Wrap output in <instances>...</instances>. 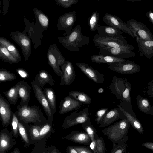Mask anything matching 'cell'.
Segmentation results:
<instances>
[{
    "label": "cell",
    "mask_w": 153,
    "mask_h": 153,
    "mask_svg": "<svg viewBox=\"0 0 153 153\" xmlns=\"http://www.w3.org/2000/svg\"><path fill=\"white\" fill-rule=\"evenodd\" d=\"M19 85V83L18 82L7 91L3 92L9 102L12 105L16 104L19 98L18 93Z\"/></svg>",
    "instance_id": "32"
},
{
    "label": "cell",
    "mask_w": 153,
    "mask_h": 153,
    "mask_svg": "<svg viewBox=\"0 0 153 153\" xmlns=\"http://www.w3.org/2000/svg\"><path fill=\"white\" fill-rule=\"evenodd\" d=\"M76 64L79 69L90 79L97 84H102L104 82V76L97 70L89 66L88 64L77 62Z\"/></svg>",
    "instance_id": "17"
},
{
    "label": "cell",
    "mask_w": 153,
    "mask_h": 153,
    "mask_svg": "<svg viewBox=\"0 0 153 153\" xmlns=\"http://www.w3.org/2000/svg\"><path fill=\"white\" fill-rule=\"evenodd\" d=\"M81 125L83 130L89 135L91 141L95 140L99 137L96 128L91 124L90 121L84 123Z\"/></svg>",
    "instance_id": "35"
},
{
    "label": "cell",
    "mask_w": 153,
    "mask_h": 153,
    "mask_svg": "<svg viewBox=\"0 0 153 153\" xmlns=\"http://www.w3.org/2000/svg\"><path fill=\"white\" fill-rule=\"evenodd\" d=\"M127 140L128 137L127 136L118 143H113V147L110 153H126Z\"/></svg>",
    "instance_id": "36"
},
{
    "label": "cell",
    "mask_w": 153,
    "mask_h": 153,
    "mask_svg": "<svg viewBox=\"0 0 153 153\" xmlns=\"http://www.w3.org/2000/svg\"><path fill=\"white\" fill-rule=\"evenodd\" d=\"M15 114H13V116L11 121L12 126L13 128V132L15 135L17 134L18 133V125L19 120Z\"/></svg>",
    "instance_id": "44"
},
{
    "label": "cell",
    "mask_w": 153,
    "mask_h": 153,
    "mask_svg": "<svg viewBox=\"0 0 153 153\" xmlns=\"http://www.w3.org/2000/svg\"><path fill=\"white\" fill-rule=\"evenodd\" d=\"M34 82L43 89L47 83L52 86L54 85V80L52 76L46 70L41 69L35 76Z\"/></svg>",
    "instance_id": "24"
},
{
    "label": "cell",
    "mask_w": 153,
    "mask_h": 153,
    "mask_svg": "<svg viewBox=\"0 0 153 153\" xmlns=\"http://www.w3.org/2000/svg\"><path fill=\"white\" fill-rule=\"evenodd\" d=\"M56 4L65 8H68L74 5L79 1L78 0H55Z\"/></svg>",
    "instance_id": "41"
},
{
    "label": "cell",
    "mask_w": 153,
    "mask_h": 153,
    "mask_svg": "<svg viewBox=\"0 0 153 153\" xmlns=\"http://www.w3.org/2000/svg\"><path fill=\"white\" fill-rule=\"evenodd\" d=\"M89 147L92 151L93 153H97L96 147L95 140L91 141Z\"/></svg>",
    "instance_id": "52"
},
{
    "label": "cell",
    "mask_w": 153,
    "mask_h": 153,
    "mask_svg": "<svg viewBox=\"0 0 153 153\" xmlns=\"http://www.w3.org/2000/svg\"><path fill=\"white\" fill-rule=\"evenodd\" d=\"M15 113L18 119L24 123L41 124L48 121L43 114L41 109L38 106L19 105Z\"/></svg>",
    "instance_id": "3"
},
{
    "label": "cell",
    "mask_w": 153,
    "mask_h": 153,
    "mask_svg": "<svg viewBox=\"0 0 153 153\" xmlns=\"http://www.w3.org/2000/svg\"><path fill=\"white\" fill-rule=\"evenodd\" d=\"M140 56L147 58L153 57V40L136 39Z\"/></svg>",
    "instance_id": "22"
},
{
    "label": "cell",
    "mask_w": 153,
    "mask_h": 153,
    "mask_svg": "<svg viewBox=\"0 0 153 153\" xmlns=\"http://www.w3.org/2000/svg\"><path fill=\"white\" fill-rule=\"evenodd\" d=\"M18 128L19 133L24 140L26 143H28V139L24 126L22 122L19 120Z\"/></svg>",
    "instance_id": "43"
},
{
    "label": "cell",
    "mask_w": 153,
    "mask_h": 153,
    "mask_svg": "<svg viewBox=\"0 0 153 153\" xmlns=\"http://www.w3.org/2000/svg\"><path fill=\"white\" fill-rule=\"evenodd\" d=\"M0 45L5 47L19 62L21 61L22 58L17 48L8 40L3 37H0Z\"/></svg>",
    "instance_id": "30"
},
{
    "label": "cell",
    "mask_w": 153,
    "mask_h": 153,
    "mask_svg": "<svg viewBox=\"0 0 153 153\" xmlns=\"http://www.w3.org/2000/svg\"><path fill=\"white\" fill-rule=\"evenodd\" d=\"M13 153H19L17 151H16L14 152Z\"/></svg>",
    "instance_id": "56"
},
{
    "label": "cell",
    "mask_w": 153,
    "mask_h": 153,
    "mask_svg": "<svg viewBox=\"0 0 153 153\" xmlns=\"http://www.w3.org/2000/svg\"><path fill=\"white\" fill-rule=\"evenodd\" d=\"M126 24L136 39L145 40H153V35L149 28L142 23L130 19Z\"/></svg>",
    "instance_id": "9"
},
{
    "label": "cell",
    "mask_w": 153,
    "mask_h": 153,
    "mask_svg": "<svg viewBox=\"0 0 153 153\" xmlns=\"http://www.w3.org/2000/svg\"><path fill=\"white\" fill-rule=\"evenodd\" d=\"M43 91L48 101L52 113L54 115L56 112L55 91L53 89L49 87L44 88Z\"/></svg>",
    "instance_id": "29"
},
{
    "label": "cell",
    "mask_w": 153,
    "mask_h": 153,
    "mask_svg": "<svg viewBox=\"0 0 153 153\" xmlns=\"http://www.w3.org/2000/svg\"><path fill=\"white\" fill-rule=\"evenodd\" d=\"M144 89V92L147 94L148 97L153 98V80L149 82Z\"/></svg>",
    "instance_id": "46"
},
{
    "label": "cell",
    "mask_w": 153,
    "mask_h": 153,
    "mask_svg": "<svg viewBox=\"0 0 153 153\" xmlns=\"http://www.w3.org/2000/svg\"><path fill=\"white\" fill-rule=\"evenodd\" d=\"M131 85L125 78L118 77L115 76L109 87V90L118 100L120 104L117 106L121 107L130 114H135L133 112L132 108V100L130 97Z\"/></svg>",
    "instance_id": "1"
},
{
    "label": "cell",
    "mask_w": 153,
    "mask_h": 153,
    "mask_svg": "<svg viewBox=\"0 0 153 153\" xmlns=\"http://www.w3.org/2000/svg\"><path fill=\"white\" fill-rule=\"evenodd\" d=\"M17 79L16 76L13 73L4 68L0 69V82L12 81Z\"/></svg>",
    "instance_id": "38"
},
{
    "label": "cell",
    "mask_w": 153,
    "mask_h": 153,
    "mask_svg": "<svg viewBox=\"0 0 153 153\" xmlns=\"http://www.w3.org/2000/svg\"><path fill=\"white\" fill-rule=\"evenodd\" d=\"M136 100L138 107L141 111L153 116V107L147 98L138 95L136 97Z\"/></svg>",
    "instance_id": "28"
},
{
    "label": "cell",
    "mask_w": 153,
    "mask_h": 153,
    "mask_svg": "<svg viewBox=\"0 0 153 153\" xmlns=\"http://www.w3.org/2000/svg\"><path fill=\"white\" fill-rule=\"evenodd\" d=\"M131 125L126 118L115 123L101 132L113 143H117L127 136Z\"/></svg>",
    "instance_id": "4"
},
{
    "label": "cell",
    "mask_w": 153,
    "mask_h": 153,
    "mask_svg": "<svg viewBox=\"0 0 153 153\" xmlns=\"http://www.w3.org/2000/svg\"><path fill=\"white\" fill-rule=\"evenodd\" d=\"M90 121L88 109L87 108L81 111H74L65 117L62 126L64 128H68L77 125Z\"/></svg>",
    "instance_id": "10"
},
{
    "label": "cell",
    "mask_w": 153,
    "mask_h": 153,
    "mask_svg": "<svg viewBox=\"0 0 153 153\" xmlns=\"http://www.w3.org/2000/svg\"><path fill=\"white\" fill-rule=\"evenodd\" d=\"M69 153H79L74 148L73 146H70L68 147Z\"/></svg>",
    "instance_id": "54"
},
{
    "label": "cell",
    "mask_w": 153,
    "mask_h": 153,
    "mask_svg": "<svg viewBox=\"0 0 153 153\" xmlns=\"http://www.w3.org/2000/svg\"><path fill=\"white\" fill-rule=\"evenodd\" d=\"M142 145L143 146L153 150V143L145 142L142 143Z\"/></svg>",
    "instance_id": "53"
},
{
    "label": "cell",
    "mask_w": 153,
    "mask_h": 153,
    "mask_svg": "<svg viewBox=\"0 0 153 153\" xmlns=\"http://www.w3.org/2000/svg\"><path fill=\"white\" fill-rule=\"evenodd\" d=\"M146 16L148 19L153 25V12L151 10L146 13Z\"/></svg>",
    "instance_id": "50"
},
{
    "label": "cell",
    "mask_w": 153,
    "mask_h": 153,
    "mask_svg": "<svg viewBox=\"0 0 153 153\" xmlns=\"http://www.w3.org/2000/svg\"><path fill=\"white\" fill-rule=\"evenodd\" d=\"M76 20V12L73 11L66 13L58 19L57 24L58 30H62L65 32L64 35L70 33L73 30V27Z\"/></svg>",
    "instance_id": "14"
},
{
    "label": "cell",
    "mask_w": 153,
    "mask_h": 153,
    "mask_svg": "<svg viewBox=\"0 0 153 153\" xmlns=\"http://www.w3.org/2000/svg\"><path fill=\"white\" fill-rule=\"evenodd\" d=\"M97 48L107 47L118 48L128 45L126 38H120L107 36L101 34H97L93 39Z\"/></svg>",
    "instance_id": "8"
},
{
    "label": "cell",
    "mask_w": 153,
    "mask_h": 153,
    "mask_svg": "<svg viewBox=\"0 0 153 153\" xmlns=\"http://www.w3.org/2000/svg\"><path fill=\"white\" fill-rule=\"evenodd\" d=\"M0 59L2 61L8 62L11 64L17 63L19 62L5 47L0 45Z\"/></svg>",
    "instance_id": "34"
},
{
    "label": "cell",
    "mask_w": 153,
    "mask_h": 153,
    "mask_svg": "<svg viewBox=\"0 0 153 153\" xmlns=\"http://www.w3.org/2000/svg\"><path fill=\"white\" fill-rule=\"evenodd\" d=\"M108 110V108H104L99 110L96 112L95 116L96 118L94 119V121L97 122V125L100 124Z\"/></svg>",
    "instance_id": "42"
},
{
    "label": "cell",
    "mask_w": 153,
    "mask_h": 153,
    "mask_svg": "<svg viewBox=\"0 0 153 153\" xmlns=\"http://www.w3.org/2000/svg\"><path fill=\"white\" fill-rule=\"evenodd\" d=\"M99 34L114 37L124 38L123 32L112 27L109 26H99L97 29Z\"/></svg>",
    "instance_id": "27"
},
{
    "label": "cell",
    "mask_w": 153,
    "mask_h": 153,
    "mask_svg": "<svg viewBox=\"0 0 153 153\" xmlns=\"http://www.w3.org/2000/svg\"><path fill=\"white\" fill-rule=\"evenodd\" d=\"M51 125L48 123L42 126L39 132V137H42L48 133L51 129Z\"/></svg>",
    "instance_id": "48"
},
{
    "label": "cell",
    "mask_w": 153,
    "mask_h": 153,
    "mask_svg": "<svg viewBox=\"0 0 153 153\" xmlns=\"http://www.w3.org/2000/svg\"><path fill=\"white\" fill-rule=\"evenodd\" d=\"M103 21L108 26L112 27L127 34L134 39L135 37L128 27L126 23L123 22L117 16L106 13L103 16Z\"/></svg>",
    "instance_id": "15"
},
{
    "label": "cell",
    "mask_w": 153,
    "mask_h": 153,
    "mask_svg": "<svg viewBox=\"0 0 153 153\" xmlns=\"http://www.w3.org/2000/svg\"><path fill=\"white\" fill-rule=\"evenodd\" d=\"M3 12L4 15L7 14V10L9 5V1L3 0Z\"/></svg>",
    "instance_id": "51"
},
{
    "label": "cell",
    "mask_w": 153,
    "mask_h": 153,
    "mask_svg": "<svg viewBox=\"0 0 153 153\" xmlns=\"http://www.w3.org/2000/svg\"><path fill=\"white\" fill-rule=\"evenodd\" d=\"M42 126L33 125L30 128V132L34 139L38 138L39 136V132Z\"/></svg>",
    "instance_id": "45"
},
{
    "label": "cell",
    "mask_w": 153,
    "mask_h": 153,
    "mask_svg": "<svg viewBox=\"0 0 153 153\" xmlns=\"http://www.w3.org/2000/svg\"><path fill=\"white\" fill-rule=\"evenodd\" d=\"M100 13L96 10L94 11L89 17L88 20V24L90 29L92 32L97 30L99 27L98 23Z\"/></svg>",
    "instance_id": "37"
},
{
    "label": "cell",
    "mask_w": 153,
    "mask_h": 153,
    "mask_svg": "<svg viewBox=\"0 0 153 153\" xmlns=\"http://www.w3.org/2000/svg\"><path fill=\"white\" fill-rule=\"evenodd\" d=\"M79 153H93L92 151L88 147L73 146Z\"/></svg>",
    "instance_id": "47"
},
{
    "label": "cell",
    "mask_w": 153,
    "mask_h": 153,
    "mask_svg": "<svg viewBox=\"0 0 153 153\" xmlns=\"http://www.w3.org/2000/svg\"><path fill=\"white\" fill-rule=\"evenodd\" d=\"M10 36L20 47L22 53L26 61H27L31 53V40L24 29L22 32L18 31L11 32Z\"/></svg>",
    "instance_id": "7"
},
{
    "label": "cell",
    "mask_w": 153,
    "mask_h": 153,
    "mask_svg": "<svg viewBox=\"0 0 153 153\" xmlns=\"http://www.w3.org/2000/svg\"><path fill=\"white\" fill-rule=\"evenodd\" d=\"M8 102L0 94V115L3 125L9 124L12 120L13 114Z\"/></svg>",
    "instance_id": "20"
},
{
    "label": "cell",
    "mask_w": 153,
    "mask_h": 153,
    "mask_svg": "<svg viewBox=\"0 0 153 153\" xmlns=\"http://www.w3.org/2000/svg\"><path fill=\"white\" fill-rule=\"evenodd\" d=\"M18 93L21 99L20 105H29L30 95V86L26 82L22 80L19 82Z\"/></svg>",
    "instance_id": "23"
},
{
    "label": "cell",
    "mask_w": 153,
    "mask_h": 153,
    "mask_svg": "<svg viewBox=\"0 0 153 153\" xmlns=\"http://www.w3.org/2000/svg\"><path fill=\"white\" fill-rule=\"evenodd\" d=\"M126 118L120 108H113L107 112L101 120L98 127L101 129L119 119L123 120Z\"/></svg>",
    "instance_id": "18"
},
{
    "label": "cell",
    "mask_w": 153,
    "mask_h": 153,
    "mask_svg": "<svg viewBox=\"0 0 153 153\" xmlns=\"http://www.w3.org/2000/svg\"><path fill=\"white\" fill-rule=\"evenodd\" d=\"M117 106L120 108L132 127L140 134H143L144 133L143 128L141 124L136 117L133 116L121 107L117 105Z\"/></svg>",
    "instance_id": "31"
},
{
    "label": "cell",
    "mask_w": 153,
    "mask_h": 153,
    "mask_svg": "<svg viewBox=\"0 0 153 153\" xmlns=\"http://www.w3.org/2000/svg\"><path fill=\"white\" fill-rule=\"evenodd\" d=\"M68 95L83 104L89 105L92 102L90 97L86 93L79 91H72L68 93Z\"/></svg>",
    "instance_id": "33"
},
{
    "label": "cell",
    "mask_w": 153,
    "mask_h": 153,
    "mask_svg": "<svg viewBox=\"0 0 153 153\" xmlns=\"http://www.w3.org/2000/svg\"><path fill=\"white\" fill-rule=\"evenodd\" d=\"M30 83L33 89L35 96L43 109L47 117L48 121L52 122L54 115L52 113L48 101L44 93L43 89L38 86L34 80H32Z\"/></svg>",
    "instance_id": "13"
},
{
    "label": "cell",
    "mask_w": 153,
    "mask_h": 153,
    "mask_svg": "<svg viewBox=\"0 0 153 153\" xmlns=\"http://www.w3.org/2000/svg\"><path fill=\"white\" fill-rule=\"evenodd\" d=\"M128 1L132 2H136L138 1H140L142 0H127Z\"/></svg>",
    "instance_id": "55"
},
{
    "label": "cell",
    "mask_w": 153,
    "mask_h": 153,
    "mask_svg": "<svg viewBox=\"0 0 153 153\" xmlns=\"http://www.w3.org/2000/svg\"><path fill=\"white\" fill-rule=\"evenodd\" d=\"M16 71L22 78H26L29 76L28 73L24 69L17 68L16 69Z\"/></svg>",
    "instance_id": "49"
},
{
    "label": "cell",
    "mask_w": 153,
    "mask_h": 153,
    "mask_svg": "<svg viewBox=\"0 0 153 153\" xmlns=\"http://www.w3.org/2000/svg\"><path fill=\"white\" fill-rule=\"evenodd\" d=\"M153 107V105L152 106Z\"/></svg>",
    "instance_id": "58"
},
{
    "label": "cell",
    "mask_w": 153,
    "mask_h": 153,
    "mask_svg": "<svg viewBox=\"0 0 153 153\" xmlns=\"http://www.w3.org/2000/svg\"><path fill=\"white\" fill-rule=\"evenodd\" d=\"M33 12L37 25L43 31L48 29L49 20L47 16L40 10L34 7Z\"/></svg>",
    "instance_id": "26"
},
{
    "label": "cell",
    "mask_w": 153,
    "mask_h": 153,
    "mask_svg": "<svg viewBox=\"0 0 153 153\" xmlns=\"http://www.w3.org/2000/svg\"><path fill=\"white\" fill-rule=\"evenodd\" d=\"M96 141V147L97 153H106L105 144L102 137H98Z\"/></svg>",
    "instance_id": "40"
},
{
    "label": "cell",
    "mask_w": 153,
    "mask_h": 153,
    "mask_svg": "<svg viewBox=\"0 0 153 153\" xmlns=\"http://www.w3.org/2000/svg\"><path fill=\"white\" fill-rule=\"evenodd\" d=\"M91 61L98 64H106L109 65L113 63L126 61L122 59L108 55L98 54L93 55L90 58Z\"/></svg>",
    "instance_id": "25"
},
{
    "label": "cell",
    "mask_w": 153,
    "mask_h": 153,
    "mask_svg": "<svg viewBox=\"0 0 153 153\" xmlns=\"http://www.w3.org/2000/svg\"><path fill=\"white\" fill-rule=\"evenodd\" d=\"M23 20L25 25V29L34 45V49L36 50L41 45L43 37V31L38 26L35 21L31 22L25 16L23 17Z\"/></svg>",
    "instance_id": "11"
},
{
    "label": "cell",
    "mask_w": 153,
    "mask_h": 153,
    "mask_svg": "<svg viewBox=\"0 0 153 153\" xmlns=\"http://www.w3.org/2000/svg\"><path fill=\"white\" fill-rule=\"evenodd\" d=\"M83 104L68 95L62 100L59 106V113L63 114L74 110L79 109Z\"/></svg>",
    "instance_id": "19"
},
{
    "label": "cell",
    "mask_w": 153,
    "mask_h": 153,
    "mask_svg": "<svg viewBox=\"0 0 153 153\" xmlns=\"http://www.w3.org/2000/svg\"><path fill=\"white\" fill-rule=\"evenodd\" d=\"M62 74L61 76L60 85L68 86L75 80L76 77L75 70L72 63L65 60L61 67Z\"/></svg>",
    "instance_id": "16"
},
{
    "label": "cell",
    "mask_w": 153,
    "mask_h": 153,
    "mask_svg": "<svg viewBox=\"0 0 153 153\" xmlns=\"http://www.w3.org/2000/svg\"><path fill=\"white\" fill-rule=\"evenodd\" d=\"M47 57L49 65L58 76L62 74L60 67L64 63L65 59L62 55L56 43L51 45L47 51Z\"/></svg>",
    "instance_id": "5"
},
{
    "label": "cell",
    "mask_w": 153,
    "mask_h": 153,
    "mask_svg": "<svg viewBox=\"0 0 153 153\" xmlns=\"http://www.w3.org/2000/svg\"><path fill=\"white\" fill-rule=\"evenodd\" d=\"M10 139L6 134L2 133L1 135L0 143V153H2L10 146Z\"/></svg>",
    "instance_id": "39"
},
{
    "label": "cell",
    "mask_w": 153,
    "mask_h": 153,
    "mask_svg": "<svg viewBox=\"0 0 153 153\" xmlns=\"http://www.w3.org/2000/svg\"><path fill=\"white\" fill-rule=\"evenodd\" d=\"M65 138L74 143L86 145L88 147L91 141L89 135L86 132L76 130L72 131Z\"/></svg>",
    "instance_id": "21"
},
{
    "label": "cell",
    "mask_w": 153,
    "mask_h": 153,
    "mask_svg": "<svg viewBox=\"0 0 153 153\" xmlns=\"http://www.w3.org/2000/svg\"><path fill=\"white\" fill-rule=\"evenodd\" d=\"M53 153H56V151H55V150L53 152Z\"/></svg>",
    "instance_id": "57"
},
{
    "label": "cell",
    "mask_w": 153,
    "mask_h": 153,
    "mask_svg": "<svg viewBox=\"0 0 153 153\" xmlns=\"http://www.w3.org/2000/svg\"><path fill=\"white\" fill-rule=\"evenodd\" d=\"M100 54L108 55L122 59L134 57L136 53L133 51L134 46L128 45L118 47L112 48L107 47H99Z\"/></svg>",
    "instance_id": "6"
},
{
    "label": "cell",
    "mask_w": 153,
    "mask_h": 153,
    "mask_svg": "<svg viewBox=\"0 0 153 153\" xmlns=\"http://www.w3.org/2000/svg\"><path fill=\"white\" fill-rule=\"evenodd\" d=\"M108 68L118 73L128 74L139 72L141 67L134 61H126L115 63L109 65Z\"/></svg>",
    "instance_id": "12"
},
{
    "label": "cell",
    "mask_w": 153,
    "mask_h": 153,
    "mask_svg": "<svg viewBox=\"0 0 153 153\" xmlns=\"http://www.w3.org/2000/svg\"><path fill=\"white\" fill-rule=\"evenodd\" d=\"M81 26L78 25L70 33L58 38L59 42L70 51L78 52L83 46L90 43V38L82 34Z\"/></svg>",
    "instance_id": "2"
}]
</instances>
